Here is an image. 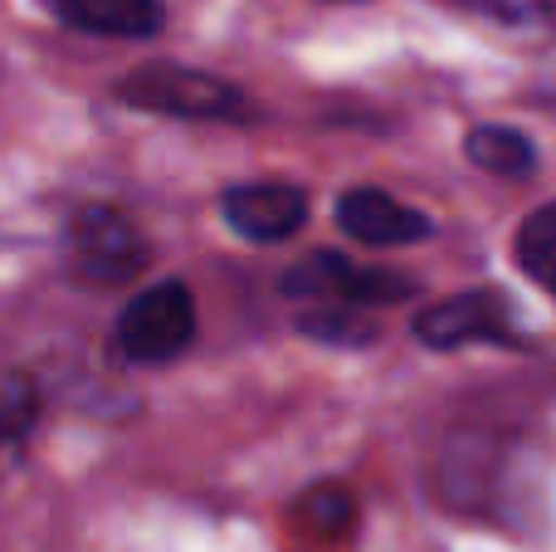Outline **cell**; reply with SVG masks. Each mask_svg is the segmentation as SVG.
Here are the masks:
<instances>
[{"mask_svg":"<svg viewBox=\"0 0 556 552\" xmlns=\"http://www.w3.org/2000/svg\"><path fill=\"white\" fill-rule=\"evenodd\" d=\"M415 338L430 342V348L450 352V348H464V342H513V328H508V303L498 293H454V299L434 303L415 318Z\"/></svg>","mask_w":556,"mask_h":552,"instance_id":"cell-6","label":"cell"},{"mask_svg":"<svg viewBox=\"0 0 556 552\" xmlns=\"http://www.w3.org/2000/svg\"><path fill=\"white\" fill-rule=\"evenodd\" d=\"M337 225L362 244H415L430 235V221L376 186H356L337 201Z\"/></svg>","mask_w":556,"mask_h":552,"instance_id":"cell-7","label":"cell"},{"mask_svg":"<svg viewBox=\"0 0 556 552\" xmlns=\"http://www.w3.org/2000/svg\"><path fill=\"white\" fill-rule=\"evenodd\" d=\"M283 293L313 299V303H332V309H381V303L410 299L415 284L391 269H371V264H356V260H342V254L323 250L288 269Z\"/></svg>","mask_w":556,"mask_h":552,"instance_id":"cell-4","label":"cell"},{"mask_svg":"<svg viewBox=\"0 0 556 552\" xmlns=\"http://www.w3.org/2000/svg\"><path fill=\"white\" fill-rule=\"evenodd\" d=\"M298 328L313 333V338H327V342H366L371 338V323H366L362 309H332V303H317L298 318Z\"/></svg>","mask_w":556,"mask_h":552,"instance_id":"cell-12","label":"cell"},{"mask_svg":"<svg viewBox=\"0 0 556 552\" xmlns=\"http://www.w3.org/2000/svg\"><path fill=\"white\" fill-rule=\"evenodd\" d=\"M220 215L235 235L254 244H278L307 221V196L288 181H244L230 186L220 201Z\"/></svg>","mask_w":556,"mask_h":552,"instance_id":"cell-5","label":"cell"},{"mask_svg":"<svg viewBox=\"0 0 556 552\" xmlns=\"http://www.w3.org/2000/svg\"><path fill=\"white\" fill-rule=\"evenodd\" d=\"M64 260L74 279L93 284V289H113L127 284L132 274L147 269L152 250L137 221L117 205H78L64 225Z\"/></svg>","mask_w":556,"mask_h":552,"instance_id":"cell-2","label":"cell"},{"mask_svg":"<svg viewBox=\"0 0 556 552\" xmlns=\"http://www.w3.org/2000/svg\"><path fill=\"white\" fill-rule=\"evenodd\" d=\"M464 152H469L473 166H483L493 176H528L538 166L532 162V142L522 133H513V127H473Z\"/></svg>","mask_w":556,"mask_h":552,"instance_id":"cell-10","label":"cell"},{"mask_svg":"<svg viewBox=\"0 0 556 552\" xmlns=\"http://www.w3.org/2000/svg\"><path fill=\"white\" fill-rule=\"evenodd\" d=\"M307 518H317L323 528H346L352 524V499L342 494V489H317V494L303 499Z\"/></svg>","mask_w":556,"mask_h":552,"instance_id":"cell-13","label":"cell"},{"mask_svg":"<svg viewBox=\"0 0 556 552\" xmlns=\"http://www.w3.org/2000/svg\"><path fill=\"white\" fill-rule=\"evenodd\" d=\"M54 10L64 25L108 39H152L166 25L162 0H54Z\"/></svg>","mask_w":556,"mask_h":552,"instance_id":"cell-8","label":"cell"},{"mask_svg":"<svg viewBox=\"0 0 556 552\" xmlns=\"http://www.w3.org/2000/svg\"><path fill=\"white\" fill-rule=\"evenodd\" d=\"M195 342V299L186 284L162 279L152 289H142L123 309L113 328V348L137 367H162L176 362Z\"/></svg>","mask_w":556,"mask_h":552,"instance_id":"cell-3","label":"cell"},{"mask_svg":"<svg viewBox=\"0 0 556 552\" xmlns=\"http://www.w3.org/2000/svg\"><path fill=\"white\" fill-rule=\"evenodd\" d=\"M513 254H518L522 274L538 279L542 289L556 299V205H542L538 215H528V221L518 225Z\"/></svg>","mask_w":556,"mask_h":552,"instance_id":"cell-11","label":"cell"},{"mask_svg":"<svg viewBox=\"0 0 556 552\" xmlns=\"http://www.w3.org/2000/svg\"><path fill=\"white\" fill-rule=\"evenodd\" d=\"M39 421V387L25 372H0V465L15 460Z\"/></svg>","mask_w":556,"mask_h":552,"instance_id":"cell-9","label":"cell"},{"mask_svg":"<svg viewBox=\"0 0 556 552\" xmlns=\"http://www.w3.org/2000/svg\"><path fill=\"white\" fill-rule=\"evenodd\" d=\"M117 98L127 108L142 113H162V117H186V123H230L244 117L250 103L235 84L205 74L191 64H142L117 84Z\"/></svg>","mask_w":556,"mask_h":552,"instance_id":"cell-1","label":"cell"}]
</instances>
